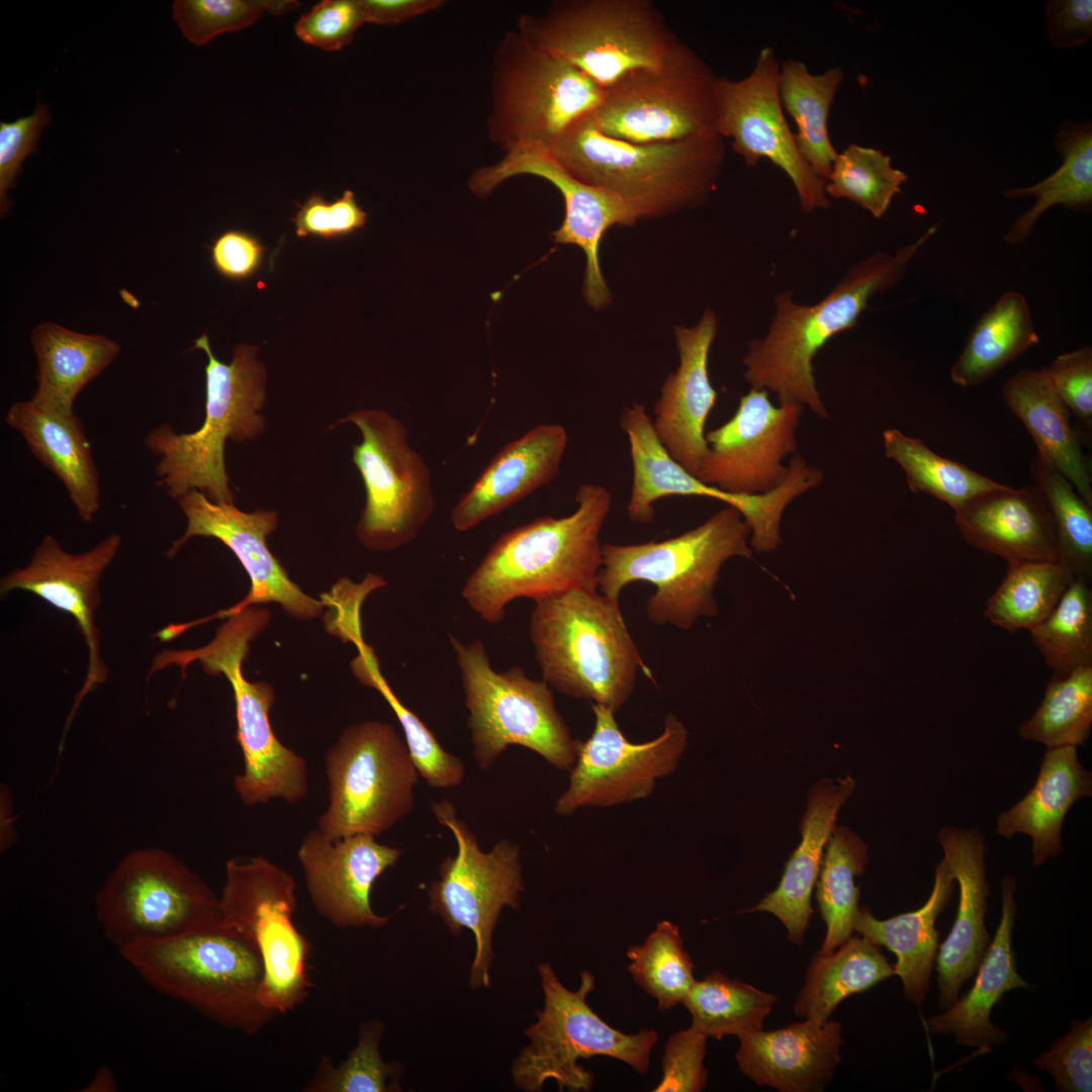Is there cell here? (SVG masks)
<instances>
[{"instance_id": "6da1fadb", "label": "cell", "mask_w": 1092, "mask_h": 1092, "mask_svg": "<svg viewBox=\"0 0 1092 1092\" xmlns=\"http://www.w3.org/2000/svg\"><path fill=\"white\" fill-rule=\"evenodd\" d=\"M568 516H546L502 535L468 576L462 598L483 621L503 620L516 599H536L573 588L598 589L601 532L612 495L602 484L584 483Z\"/></svg>"}, {"instance_id": "7a4b0ae2", "label": "cell", "mask_w": 1092, "mask_h": 1092, "mask_svg": "<svg viewBox=\"0 0 1092 1092\" xmlns=\"http://www.w3.org/2000/svg\"><path fill=\"white\" fill-rule=\"evenodd\" d=\"M937 228L930 226L894 254L879 252L854 264L817 303L799 304L791 290L777 294L766 334L749 343L742 360L750 388L770 391L779 403L807 406L817 417L827 419L828 412L816 386L814 358L831 338L854 327L872 296L902 278L910 261Z\"/></svg>"}, {"instance_id": "3957f363", "label": "cell", "mask_w": 1092, "mask_h": 1092, "mask_svg": "<svg viewBox=\"0 0 1092 1092\" xmlns=\"http://www.w3.org/2000/svg\"><path fill=\"white\" fill-rule=\"evenodd\" d=\"M588 115L569 124L550 149L573 177L618 195L638 219L708 200L725 162L721 135L636 144L603 134Z\"/></svg>"}, {"instance_id": "277c9868", "label": "cell", "mask_w": 1092, "mask_h": 1092, "mask_svg": "<svg viewBox=\"0 0 1092 1092\" xmlns=\"http://www.w3.org/2000/svg\"><path fill=\"white\" fill-rule=\"evenodd\" d=\"M530 639L543 680L558 692L614 712L631 696L642 660L619 601L573 588L534 601Z\"/></svg>"}, {"instance_id": "5b68a950", "label": "cell", "mask_w": 1092, "mask_h": 1092, "mask_svg": "<svg viewBox=\"0 0 1092 1092\" xmlns=\"http://www.w3.org/2000/svg\"><path fill=\"white\" fill-rule=\"evenodd\" d=\"M193 349L207 357L204 421L187 434L163 424L150 431L145 446L159 458L156 483L170 497L178 499L196 489L212 502L234 503L224 446L228 439L242 442L264 431L265 366L257 359L258 348L246 344L236 346L230 363L220 361L207 334L194 341Z\"/></svg>"}, {"instance_id": "8992f818", "label": "cell", "mask_w": 1092, "mask_h": 1092, "mask_svg": "<svg viewBox=\"0 0 1092 1092\" xmlns=\"http://www.w3.org/2000/svg\"><path fill=\"white\" fill-rule=\"evenodd\" d=\"M750 529L741 514L726 506L696 528L663 541L604 544L597 584L619 601L629 583L655 586L646 615L655 625L688 630L702 617L718 612L714 596L720 570L729 559H751Z\"/></svg>"}, {"instance_id": "52a82bcc", "label": "cell", "mask_w": 1092, "mask_h": 1092, "mask_svg": "<svg viewBox=\"0 0 1092 1092\" xmlns=\"http://www.w3.org/2000/svg\"><path fill=\"white\" fill-rule=\"evenodd\" d=\"M226 618L206 645L160 653L151 673L175 664L184 671L198 661L212 675L223 674L231 684L237 718V740L244 756V771L234 779L235 790L246 806L281 799L298 804L308 794V770L304 758L276 737L269 719L275 702L273 688L264 681H250L243 662L250 643L268 626L270 612L250 606L238 612L217 614Z\"/></svg>"}, {"instance_id": "ba28073f", "label": "cell", "mask_w": 1092, "mask_h": 1092, "mask_svg": "<svg viewBox=\"0 0 1092 1092\" xmlns=\"http://www.w3.org/2000/svg\"><path fill=\"white\" fill-rule=\"evenodd\" d=\"M118 951L154 989L225 1027L254 1034L277 1015L259 999V950L224 921Z\"/></svg>"}, {"instance_id": "9c48e42d", "label": "cell", "mask_w": 1092, "mask_h": 1092, "mask_svg": "<svg viewBox=\"0 0 1092 1092\" xmlns=\"http://www.w3.org/2000/svg\"><path fill=\"white\" fill-rule=\"evenodd\" d=\"M517 29L604 90L659 67L679 41L649 0H556L541 15L522 14Z\"/></svg>"}, {"instance_id": "30bf717a", "label": "cell", "mask_w": 1092, "mask_h": 1092, "mask_svg": "<svg viewBox=\"0 0 1092 1092\" xmlns=\"http://www.w3.org/2000/svg\"><path fill=\"white\" fill-rule=\"evenodd\" d=\"M544 1006L537 1021L525 1029L529 1043L514 1060L511 1073L515 1085L525 1092L543 1089L548 1080L560 1091H590L594 1074L579 1065L581 1059L609 1057L645 1074L652 1049L658 1041L653 1029L625 1033L604 1021L587 1004L595 989V977L580 974L579 987L563 986L549 963L538 966Z\"/></svg>"}, {"instance_id": "8fae6325", "label": "cell", "mask_w": 1092, "mask_h": 1092, "mask_svg": "<svg viewBox=\"0 0 1092 1092\" xmlns=\"http://www.w3.org/2000/svg\"><path fill=\"white\" fill-rule=\"evenodd\" d=\"M468 710L473 757L488 770L511 745L526 747L555 768L570 770L579 746L556 710L545 680L519 666L496 671L481 641L465 644L449 634Z\"/></svg>"}, {"instance_id": "7c38bea8", "label": "cell", "mask_w": 1092, "mask_h": 1092, "mask_svg": "<svg viewBox=\"0 0 1092 1092\" xmlns=\"http://www.w3.org/2000/svg\"><path fill=\"white\" fill-rule=\"evenodd\" d=\"M491 64L487 135L505 154L552 149L569 124L593 113L604 95L593 80L518 29L505 34Z\"/></svg>"}, {"instance_id": "4fadbf2b", "label": "cell", "mask_w": 1092, "mask_h": 1092, "mask_svg": "<svg viewBox=\"0 0 1092 1092\" xmlns=\"http://www.w3.org/2000/svg\"><path fill=\"white\" fill-rule=\"evenodd\" d=\"M328 806L316 828L332 840L378 836L412 813L419 771L405 741L387 722L365 720L342 731L325 756Z\"/></svg>"}, {"instance_id": "5bb4252c", "label": "cell", "mask_w": 1092, "mask_h": 1092, "mask_svg": "<svg viewBox=\"0 0 1092 1092\" xmlns=\"http://www.w3.org/2000/svg\"><path fill=\"white\" fill-rule=\"evenodd\" d=\"M96 917L118 950L175 938L223 921L219 896L169 851L126 854L95 897Z\"/></svg>"}, {"instance_id": "9a60e30c", "label": "cell", "mask_w": 1092, "mask_h": 1092, "mask_svg": "<svg viewBox=\"0 0 1092 1092\" xmlns=\"http://www.w3.org/2000/svg\"><path fill=\"white\" fill-rule=\"evenodd\" d=\"M219 895L223 921L259 950L264 979L259 999L268 1010L286 1013L308 996L311 945L293 922L296 882L263 856L231 858Z\"/></svg>"}, {"instance_id": "2e32d148", "label": "cell", "mask_w": 1092, "mask_h": 1092, "mask_svg": "<svg viewBox=\"0 0 1092 1092\" xmlns=\"http://www.w3.org/2000/svg\"><path fill=\"white\" fill-rule=\"evenodd\" d=\"M717 78L678 41L659 67L629 73L605 89L588 116L603 134L636 144L718 134Z\"/></svg>"}, {"instance_id": "e0dca14e", "label": "cell", "mask_w": 1092, "mask_h": 1092, "mask_svg": "<svg viewBox=\"0 0 1092 1092\" xmlns=\"http://www.w3.org/2000/svg\"><path fill=\"white\" fill-rule=\"evenodd\" d=\"M351 423L361 433L352 461L366 491L356 535L362 545L386 552L411 542L435 511L431 473L414 450L405 426L381 408L356 411L334 423Z\"/></svg>"}, {"instance_id": "ac0fdd59", "label": "cell", "mask_w": 1092, "mask_h": 1092, "mask_svg": "<svg viewBox=\"0 0 1092 1092\" xmlns=\"http://www.w3.org/2000/svg\"><path fill=\"white\" fill-rule=\"evenodd\" d=\"M431 807L437 821L454 835L457 852L441 862L439 879L428 890L429 908L453 934L462 928L473 933L475 954L469 985L472 989L488 987L493 930L505 907L519 909L524 891L520 849L503 839L484 852L452 802L435 801Z\"/></svg>"}, {"instance_id": "d6986e66", "label": "cell", "mask_w": 1092, "mask_h": 1092, "mask_svg": "<svg viewBox=\"0 0 1092 1092\" xmlns=\"http://www.w3.org/2000/svg\"><path fill=\"white\" fill-rule=\"evenodd\" d=\"M592 708L595 728L579 742L568 787L555 803L559 815L647 797L657 780L675 769L687 746L688 730L672 714L658 737L633 743L620 730L614 711L598 704Z\"/></svg>"}, {"instance_id": "ffe728a7", "label": "cell", "mask_w": 1092, "mask_h": 1092, "mask_svg": "<svg viewBox=\"0 0 1092 1092\" xmlns=\"http://www.w3.org/2000/svg\"><path fill=\"white\" fill-rule=\"evenodd\" d=\"M780 64L771 48H763L751 72L742 79L718 77L716 130L748 167L767 159L790 178L803 212L826 209L830 199L825 180L802 159L782 106Z\"/></svg>"}, {"instance_id": "44dd1931", "label": "cell", "mask_w": 1092, "mask_h": 1092, "mask_svg": "<svg viewBox=\"0 0 1092 1092\" xmlns=\"http://www.w3.org/2000/svg\"><path fill=\"white\" fill-rule=\"evenodd\" d=\"M802 414L799 404L775 405L766 390L750 388L734 415L706 434L708 451L696 477L732 494L778 488L790 472L783 461L798 448Z\"/></svg>"}, {"instance_id": "7402d4cb", "label": "cell", "mask_w": 1092, "mask_h": 1092, "mask_svg": "<svg viewBox=\"0 0 1092 1092\" xmlns=\"http://www.w3.org/2000/svg\"><path fill=\"white\" fill-rule=\"evenodd\" d=\"M519 175L543 178L560 191L564 219L552 233V239L557 244L577 246L584 252L583 296L595 308L609 304L612 296L601 269V242L611 226L634 224L638 220L634 211L618 195L573 177L550 149L542 147L515 150L498 162L476 169L469 178V188L483 197L504 181Z\"/></svg>"}, {"instance_id": "603a6c76", "label": "cell", "mask_w": 1092, "mask_h": 1092, "mask_svg": "<svg viewBox=\"0 0 1092 1092\" xmlns=\"http://www.w3.org/2000/svg\"><path fill=\"white\" fill-rule=\"evenodd\" d=\"M176 500L187 519V527L172 542L167 557L174 558L192 537L215 538L236 555L250 577L251 587L246 598L219 614L267 603L279 604L287 615L296 619L309 620L322 614L326 601L303 593L267 546L266 537L278 525L275 511L257 509L247 513L234 503L212 502L196 489Z\"/></svg>"}, {"instance_id": "cb8c5ba5", "label": "cell", "mask_w": 1092, "mask_h": 1092, "mask_svg": "<svg viewBox=\"0 0 1092 1092\" xmlns=\"http://www.w3.org/2000/svg\"><path fill=\"white\" fill-rule=\"evenodd\" d=\"M120 544V535L112 533L89 551L72 554L53 536L46 535L27 565L11 570L1 578V594L14 589L27 590L72 615L86 642L88 669L69 714L65 734L85 696L107 678L94 617L100 604L99 580L117 554Z\"/></svg>"}, {"instance_id": "d4e9b609", "label": "cell", "mask_w": 1092, "mask_h": 1092, "mask_svg": "<svg viewBox=\"0 0 1092 1092\" xmlns=\"http://www.w3.org/2000/svg\"><path fill=\"white\" fill-rule=\"evenodd\" d=\"M402 853L370 834L332 840L314 828L302 837L297 859L310 902L321 916L338 928H379L389 916L374 912L372 887Z\"/></svg>"}, {"instance_id": "484cf974", "label": "cell", "mask_w": 1092, "mask_h": 1092, "mask_svg": "<svg viewBox=\"0 0 1092 1092\" xmlns=\"http://www.w3.org/2000/svg\"><path fill=\"white\" fill-rule=\"evenodd\" d=\"M620 425L628 438L632 461V486L627 504L632 522L649 524L654 518L656 502L679 495L710 497L735 508L756 538L768 537L780 527L786 508V496L781 489L741 495L704 483L667 453L642 403L625 406Z\"/></svg>"}, {"instance_id": "4316f807", "label": "cell", "mask_w": 1092, "mask_h": 1092, "mask_svg": "<svg viewBox=\"0 0 1092 1092\" xmlns=\"http://www.w3.org/2000/svg\"><path fill=\"white\" fill-rule=\"evenodd\" d=\"M717 328L712 309H707L697 325L675 328L679 364L661 386L651 419L653 431L667 453L695 476L708 451L705 428L717 400L708 370Z\"/></svg>"}, {"instance_id": "83f0119b", "label": "cell", "mask_w": 1092, "mask_h": 1092, "mask_svg": "<svg viewBox=\"0 0 1092 1092\" xmlns=\"http://www.w3.org/2000/svg\"><path fill=\"white\" fill-rule=\"evenodd\" d=\"M937 839L960 890L954 922L935 960L938 1008L944 1010L959 998L963 984L977 971L990 943L985 923L990 890L987 844L977 827H942Z\"/></svg>"}, {"instance_id": "f1b7e54d", "label": "cell", "mask_w": 1092, "mask_h": 1092, "mask_svg": "<svg viewBox=\"0 0 1092 1092\" xmlns=\"http://www.w3.org/2000/svg\"><path fill=\"white\" fill-rule=\"evenodd\" d=\"M838 1021L804 1019L787 1026L738 1037L737 1065L759 1086L781 1092L823 1090L841 1061L843 1038Z\"/></svg>"}, {"instance_id": "f546056e", "label": "cell", "mask_w": 1092, "mask_h": 1092, "mask_svg": "<svg viewBox=\"0 0 1092 1092\" xmlns=\"http://www.w3.org/2000/svg\"><path fill=\"white\" fill-rule=\"evenodd\" d=\"M567 442L564 427L541 424L506 444L454 506L453 527L459 532L470 530L551 482L559 472Z\"/></svg>"}, {"instance_id": "4dcf8cb0", "label": "cell", "mask_w": 1092, "mask_h": 1092, "mask_svg": "<svg viewBox=\"0 0 1092 1092\" xmlns=\"http://www.w3.org/2000/svg\"><path fill=\"white\" fill-rule=\"evenodd\" d=\"M954 513L968 544L1008 564L1059 562L1054 523L1034 485L1018 489L1004 485L970 499Z\"/></svg>"}, {"instance_id": "1f68e13d", "label": "cell", "mask_w": 1092, "mask_h": 1092, "mask_svg": "<svg viewBox=\"0 0 1092 1092\" xmlns=\"http://www.w3.org/2000/svg\"><path fill=\"white\" fill-rule=\"evenodd\" d=\"M1015 892L1016 878L1005 875L1001 881V920L977 969L975 983L942 1013L929 1018L932 1033L951 1034L958 1044L978 1049L1006 1040V1032L991 1022L992 1009L1006 992L1029 988L1016 970L1012 950V929L1017 912Z\"/></svg>"}, {"instance_id": "d6a6232c", "label": "cell", "mask_w": 1092, "mask_h": 1092, "mask_svg": "<svg viewBox=\"0 0 1092 1092\" xmlns=\"http://www.w3.org/2000/svg\"><path fill=\"white\" fill-rule=\"evenodd\" d=\"M1078 747L1046 748L1029 792L996 819L998 835L1031 839V863L1042 866L1063 851L1064 821L1074 804L1092 795V775L1081 763Z\"/></svg>"}, {"instance_id": "836d02e7", "label": "cell", "mask_w": 1092, "mask_h": 1092, "mask_svg": "<svg viewBox=\"0 0 1092 1092\" xmlns=\"http://www.w3.org/2000/svg\"><path fill=\"white\" fill-rule=\"evenodd\" d=\"M851 777L834 785L829 780L811 791L802 821V840L786 863L778 887L749 912L774 914L788 931L789 940L801 945L812 914L811 895L816 885L825 844L835 827L838 810L854 789Z\"/></svg>"}, {"instance_id": "e575fe53", "label": "cell", "mask_w": 1092, "mask_h": 1092, "mask_svg": "<svg viewBox=\"0 0 1092 1092\" xmlns=\"http://www.w3.org/2000/svg\"><path fill=\"white\" fill-rule=\"evenodd\" d=\"M4 420L62 481L79 519L91 523L100 510L99 472L80 418L50 413L27 400L12 403Z\"/></svg>"}, {"instance_id": "d590c367", "label": "cell", "mask_w": 1092, "mask_h": 1092, "mask_svg": "<svg viewBox=\"0 0 1092 1092\" xmlns=\"http://www.w3.org/2000/svg\"><path fill=\"white\" fill-rule=\"evenodd\" d=\"M954 889L956 881L942 857L935 867L930 895L920 908L881 920L862 906L854 919V931L896 956L895 975L902 981L906 999L917 1006L924 1002L930 988L939 937L935 922Z\"/></svg>"}, {"instance_id": "8d00e7d4", "label": "cell", "mask_w": 1092, "mask_h": 1092, "mask_svg": "<svg viewBox=\"0 0 1092 1092\" xmlns=\"http://www.w3.org/2000/svg\"><path fill=\"white\" fill-rule=\"evenodd\" d=\"M1007 406L1022 422L1037 448V456L1052 464L1092 507L1090 466L1071 413L1054 390L1042 369L1021 370L1002 387Z\"/></svg>"}, {"instance_id": "74e56055", "label": "cell", "mask_w": 1092, "mask_h": 1092, "mask_svg": "<svg viewBox=\"0 0 1092 1092\" xmlns=\"http://www.w3.org/2000/svg\"><path fill=\"white\" fill-rule=\"evenodd\" d=\"M30 340L37 360V386L30 400L58 415L74 414L81 390L120 351L119 344L106 336L75 332L53 322L37 325Z\"/></svg>"}, {"instance_id": "f35d334b", "label": "cell", "mask_w": 1092, "mask_h": 1092, "mask_svg": "<svg viewBox=\"0 0 1092 1092\" xmlns=\"http://www.w3.org/2000/svg\"><path fill=\"white\" fill-rule=\"evenodd\" d=\"M891 976H895L894 965L880 946L851 935L834 950L817 951L813 957L794 1002V1013L802 1019L827 1021L840 1002Z\"/></svg>"}, {"instance_id": "ab89813d", "label": "cell", "mask_w": 1092, "mask_h": 1092, "mask_svg": "<svg viewBox=\"0 0 1092 1092\" xmlns=\"http://www.w3.org/2000/svg\"><path fill=\"white\" fill-rule=\"evenodd\" d=\"M1053 146L1062 157L1059 169L1044 180L1029 186L1004 191L1015 199L1031 195L1034 205L1022 213L1004 236L1009 245L1027 240L1037 219L1051 207L1061 204L1077 211H1089L1092 205V124L1091 121L1065 120Z\"/></svg>"}, {"instance_id": "60d3db41", "label": "cell", "mask_w": 1092, "mask_h": 1092, "mask_svg": "<svg viewBox=\"0 0 1092 1092\" xmlns=\"http://www.w3.org/2000/svg\"><path fill=\"white\" fill-rule=\"evenodd\" d=\"M839 67L812 74L798 60L780 66L779 92L782 106L795 121L794 139L802 159L821 179L826 180L838 155L828 130L831 104L843 81Z\"/></svg>"}, {"instance_id": "b9f144b4", "label": "cell", "mask_w": 1092, "mask_h": 1092, "mask_svg": "<svg viewBox=\"0 0 1092 1092\" xmlns=\"http://www.w3.org/2000/svg\"><path fill=\"white\" fill-rule=\"evenodd\" d=\"M1038 342L1025 297L1007 291L976 323L950 379L963 387L980 385Z\"/></svg>"}, {"instance_id": "7bdbcfd3", "label": "cell", "mask_w": 1092, "mask_h": 1092, "mask_svg": "<svg viewBox=\"0 0 1092 1092\" xmlns=\"http://www.w3.org/2000/svg\"><path fill=\"white\" fill-rule=\"evenodd\" d=\"M867 863L868 846L859 836L847 827H834L816 882V900L826 925L818 951H832L853 934L860 896L854 879Z\"/></svg>"}, {"instance_id": "ee69618b", "label": "cell", "mask_w": 1092, "mask_h": 1092, "mask_svg": "<svg viewBox=\"0 0 1092 1092\" xmlns=\"http://www.w3.org/2000/svg\"><path fill=\"white\" fill-rule=\"evenodd\" d=\"M883 444L885 456L901 467L914 493L929 494L954 512L970 499L1005 485L936 454L922 440L897 429L884 431Z\"/></svg>"}, {"instance_id": "f6af8a7d", "label": "cell", "mask_w": 1092, "mask_h": 1092, "mask_svg": "<svg viewBox=\"0 0 1092 1092\" xmlns=\"http://www.w3.org/2000/svg\"><path fill=\"white\" fill-rule=\"evenodd\" d=\"M1073 580V574L1059 562L1009 563L1000 585L987 601L984 615L1006 631H1030L1049 617Z\"/></svg>"}, {"instance_id": "bcb514c9", "label": "cell", "mask_w": 1092, "mask_h": 1092, "mask_svg": "<svg viewBox=\"0 0 1092 1092\" xmlns=\"http://www.w3.org/2000/svg\"><path fill=\"white\" fill-rule=\"evenodd\" d=\"M777 1001L774 994L715 971L696 981L682 1004L693 1026L720 1040L762 1028Z\"/></svg>"}, {"instance_id": "7dc6e473", "label": "cell", "mask_w": 1092, "mask_h": 1092, "mask_svg": "<svg viewBox=\"0 0 1092 1092\" xmlns=\"http://www.w3.org/2000/svg\"><path fill=\"white\" fill-rule=\"evenodd\" d=\"M1092 726V665L1081 666L1064 678H1052L1035 712L1022 721L1020 739L1046 748L1079 747Z\"/></svg>"}, {"instance_id": "c3c4849f", "label": "cell", "mask_w": 1092, "mask_h": 1092, "mask_svg": "<svg viewBox=\"0 0 1092 1092\" xmlns=\"http://www.w3.org/2000/svg\"><path fill=\"white\" fill-rule=\"evenodd\" d=\"M357 650L351 664L353 673L361 684L376 690L393 711L421 778L436 789L461 785L465 777L463 760L445 750L429 727L397 698L379 670L374 650L365 642Z\"/></svg>"}, {"instance_id": "681fc988", "label": "cell", "mask_w": 1092, "mask_h": 1092, "mask_svg": "<svg viewBox=\"0 0 1092 1092\" xmlns=\"http://www.w3.org/2000/svg\"><path fill=\"white\" fill-rule=\"evenodd\" d=\"M1033 485L1051 514L1059 549V563L1074 576L1090 582L1092 576V507L1052 464L1030 460Z\"/></svg>"}, {"instance_id": "f907efd6", "label": "cell", "mask_w": 1092, "mask_h": 1092, "mask_svg": "<svg viewBox=\"0 0 1092 1092\" xmlns=\"http://www.w3.org/2000/svg\"><path fill=\"white\" fill-rule=\"evenodd\" d=\"M1087 581L1074 578L1058 605L1039 625L1029 631L1031 641L1053 678L1092 665V593Z\"/></svg>"}, {"instance_id": "816d5d0a", "label": "cell", "mask_w": 1092, "mask_h": 1092, "mask_svg": "<svg viewBox=\"0 0 1092 1092\" xmlns=\"http://www.w3.org/2000/svg\"><path fill=\"white\" fill-rule=\"evenodd\" d=\"M627 957L632 979L660 1010L682 1004L697 981L679 928L668 920L659 921L642 943L630 945Z\"/></svg>"}, {"instance_id": "f5cc1de1", "label": "cell", "mask_w": 1092, "mask_h": 1092, "mask_svg": "<svg viewBox=\"0 0 1092 1092\" xmlns=\"http://www.w3.org/2000/svg\"><path fill=\"white\" fill-rule=\"evenodd\" d=\"M907 179L881 150L852 144L838 153L825 180V192L829 199L850 200L880 218Z\"/></svg>"}, {"instance_id": "db71d44e", "label": "cell", "mask_w": 1092, "mask_h": 1092, "mask_svg": "<svg viewBox=\"0 0 1092 1092\" xmlns=\"http://www.w3.org/2000/svg\"><path fill=\"white\" fill-rule=\"evenodd\" d=\"M383 1025L372 1021L360 1032L356 1046L349 1057L335 1068L324 1058L306 1086L310 1092H386L398 1091V1070L383 1062L379 1043Z\"/></svg>"}, {"instance_id": "11a10c76", "label": "cell", "mask_w": 1092, "mask_h": 1092, "mask_svg": "<svg viewBox=\"0 0 1092 1092\" xmlns=\"http://www.w3.org/2000/svg\"><path fill=\"white\" fill-rule=\"evenodd\" d=\"M298 6L293 0H176L172 14L184 37L203 46L253 25L265 13L281 15Z\"/></svg>"}, {"instance_id": "9f6ffc18", "label": "cell", "mask_w": 1092, "mask_h": 1092, "mask_svg": "<svg viewBox=\"0 0 1092 1092\" xmlns=\"http://www.w3.org/2000/svg\"><path fill=\"white\" fill-rule=\"evenodd\" d=\"M1033 1064L1052 1075L1058 1091L1091 1092L1092 1018L1073 1020L1069 1031L1056 1038L1051 1049L1038 1055Z\"/></svg>"}, {"instance_id": "6f0895ef", "label": "cell", "mask_w": 1092, "mask_h": 1092, "mask_svg": "<svg viewBox=\"0 0 1092 1092\" xmlns=\"http://www.w3.org/2000/svg\"><path fill=\"white\" fill-rule=\"evenodd\" d=\"M364 23L361 0H324L300 15L294 31L303 42L333 52L348 46Z\"/></svg>"}, {"instance_id": "680465c9", "label": "cell", "mask_w": 1092, "mask_h": 1092, "mask_svg": "<svg viewBox=\"0 0 1092 1092\" xmlns=\"http://www.w3.org/2000/svg\"><path fill=\"white\" fill-rule=\"evenodd\" d=\"M297 207L291 220L300 238H345L364 228L367 222V212L358 204L351 190H345L342 196L333 201H327L320 193H312Z\"/></svg>"}, {"instance_id": "91938a15", "label": "cell", "mask_w": 1092, "mask_h": 1092, "mask_svg": "<svg viewBox=\"0 0 1092 1092\" xmlns=\"http://www.w3.org/2000/svg\"><path fill=\"white\" fill-rule=\"evenodd\" d=\"M707 1040L703 1032L691 1024L669 1036L662 1056V1077L654 1092H700L707 1086L708 1072L704 1061Z\"/></svg>"}, {"instance_id": "94428289", "label": "cell", "mask_w": 1092, "mask_h": 1092, "mask_svg": "<svg viewBox=\"0 0 1092 1092\" xmlns=\"http://www.w3.org/2000/svg\"><path fill=\"white\" fill-rule=\"evenodd\" d=\"M51 122L49 106L37 103L34 112L11 122H0V212L12 205L7 192L21 172L23 161L36 151L42 129Z\"/></svg>"}, {"instance_id": "6125c7cd", "label": "cell", "mask_w": 1092, "mask_h": 1092, "mask_svg": "<svg viewBox=\"0 0 1092 1092\" xmlns=\"http://www.w3.org/2000/svg\"><path fill=\"white\" fill-rule=\"evenodd\" d=\"M1071 414L1087 427L1092 420V349L1085 346L1059 355L1042 369Z\"/></svg>"}, {"instance_id": "be15d7a7", "label": "cell", "mask_w": 1092, "mask_h": 1092, "mask_svg": "<svg viewBox=\"0 0 1092 1092\" xmlns=\"http://www.w3.org/2000/svg\"><path fill=\"white\" fill-rule=\"evenodd\" d=\"M266 247L260 239L243 230H226L210 246L212 267L222 278L242 282L262 268Z\"/></svg>"}, {"instance_id": "e7e4bbea", "label": "cell", "mask_w": 1092, "mask_h": 1092, "mask_svg": "<svg viewBox=\"0 0 1092 1092\" xmlns=\"http://www.w3.org/2000/svg\"><path fill=\"white\" fill-rule=\"evenodd\" d=\"M1045 32L1058 49H1071L1092 36L1091 0H1049L1045 4Z\"/></svg>"}, {"instance_id": "03108f58", "label": "cell", "mask_w": 1092, "mask_h": 1092, "mask_svg": "<svg viewBox=\"0 0 1092 1092\" xmlns=\"http://www.w3.org/2000/svg\"><path fill=\"white\" fill-rule=\"evenodd\" d=\"M367 23L394 25L437 10L443 0H361Z\"/></svg>"}, {"instance_id": "003e7915", "label": "cell", "mask_w": 1092, "mask_h": 1092, "mask_svg": "<svg viewBox=\"0 0 1092 1092\" xmlns=\"http://www.w3.org/2000/svg\"><path fill=\"white\" fill-rule=\"evenodd\" d=\"M117 1090L114 1074L108 1067L96 1071L91 1081L85 1086V1092H112Z\"/></svg>"}]
</instances>
